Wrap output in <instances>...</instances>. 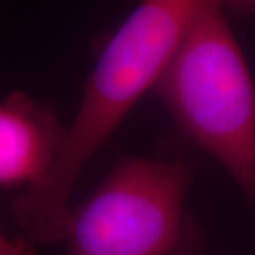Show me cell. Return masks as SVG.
Instances as JSON below:
<instances>
[{
	"label": "cell",
	"instance_id": "6da1fadb",
	"mask_svg": "<svg viewBox=\"0 0 255 255\" xmlns=\"http://www.w3.org/2000/svg\"><path fill=\"white\" fill-rule=\"evenodd\" d=\"M216 0H141L101 52L66 126L57 159L13 199L12 217L33 244L63 241L81 172L142 95L152 90L192 23Z\"/></svg>",
	"mask_w": 255,
	"mask_h": 255
},
{
	"label": "cell",
	"instance_id": "7a4b0ae2",
	"mask_svg": "<svg viewBox=\"0 0 255 255\" xmlns=\"http://www.w3.org/2000/svg\"><path fill=\"white\" fill-rule=\"evenodd\" d=\"M152 90L182 132L216 157L254 202L255 85L224 0L202 10Z\"/></svg>",
	"mask_w": 255,
	"mask_h": 255
},
{
	"label": "cell",
	"instance_id": "3957f363",
	"mask_svg": "<svg viewBox=\"0 0 255 255\" xmlns=\"http://www.w3.org/2000/svg\"><path fill=\"white\" fill-rule=\"evenodd\" d=\"M192 169L182 161L125 156L71 209L66 255H169L187 214Z\"/></svg>",
	"mask_w": 255,
	"mask_h": 255
},
{
	"label": "cell",
	"instance_id": "277c9868",
	"mask_svg": "<svg viewBox=\"0 0 255 255\" xmlns=\"http://www.w3.org/2000/svg\"><path fill=\"white\" fill-rule=\"evenodd\" d=\"M66 128L53 108L15 91L0 100V186L23 187L47 174Z\"/></svg>",
	"mask_w": 255,
	"mask_h": 255
},
{
	"label": "cell",
	"instance_id": "5b68a950",
	"mask_svg": "<svg viewBox=\"0 0 255 255\" xmlns=\"http://www.w3.org/2000/svg\"><path fill=\"white\" fill-rule=\"evenodd\" d=\"M169 255H204L202 231L196 222V219L189 214H187L179 241H177L176 247L172 249Z\"/></svg>",
	"mask_w": 255,
	"mask_h": 255
},
{
	"label": "cell",
	"instance_id": "8992f818",
	"mask_svg": "<svg viewBox=\"0 0 255 255\" xmlns=\"http://www.w3.org/2000/svg\"><path fill=\"white\" fill-rule=\"evenodd\" d=\"M0 255H35V244L28 239H10L0 231Z\"/></svg>",
	"mask_w": 255,
	"mask_h": 255
},
{
	"label": "cell",
	"instance_id": "52a82bcc",
	"mask_svg": "<svg viewBox=\"0 0 255 255\" xmlns=\"http://www.w3.org/2000/svg\"><path fill=\"white\" fill-rule=\"evenodd\" d=\"M224 7L239 15L255 13V0H224Z\"/></svg>",
	"mask_w": 255,
	"mask_h": 255
}]
</instances>
